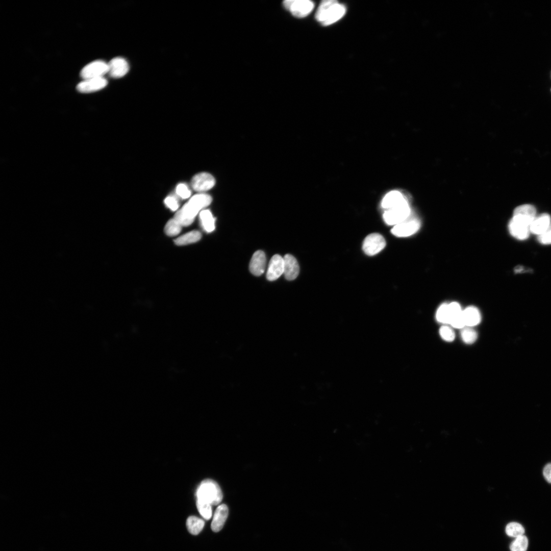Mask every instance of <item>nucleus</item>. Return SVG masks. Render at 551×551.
Masks as SVG:
<instances>
[{
	"instance_id": "obj_1",
	"label": "nucleus",
	"mask_w": 551,
	"mask_h": 551,
	"mask_svg": "<svg viewBox=\"0 0 551 551\" xmlns=\"http://www.w3.org/2000/svg\"><path fill=\"white\" fill-rule=\"evenodd\" d=\"M211 202L212 197L207 194H195L176 213L173 218L182 227L189 226L198 213L209 206Z\"/></svg>"
},
{
	"instance_id": "obj_2",
	"label": "nucleus",
	"mask_w": 551,
	"mask_h": 551,
	"mask_svg": "<svg viewBox=\"0 0 551 551\" xmlns=\"http://www.w3.org/2000/svg\"><path fill=\"white\" fill-rule=\"evenodd\" d=\"M346 12V8L335 0L323 1L315 14V18L322 25L332 24L340 19Z\"/></svg>"
},
{
	"instance_id": "obj_3",
	"label": "nucleus",
	"mask_w": 551,
	"mask_h": 551,
	"mask_svg": "<svg viewBox=\"0 0 551 551\" xmlns=\"http://www.w3.org/2000/svg\"><path fill=\"white\" fill-rule=\"evenodd\" d=\"M196 499L217 505L222 500L221 489L215 481L207 479L201 482L196 491Z\"/></svg>"
},
{
	"instance_id": "obj_4",
	"label": "nucleus",
	"mask_w": 551,
	"mask_h": 551,
	"mask_svg": "<svg viewBox=\"0 0 551 551\" xmlns=\"http://www.w3.org/2000/svg\"><path fill=\"white\" fill-rule=\"evenodd\" d=\"M411 214L407 200L397 206L386 210L384 213L383 218L386 224L394 226L406 220Z\"/></svg>"
},
{
	"instance_id": "obj_5",
	"label": "nucleus",
	"mask_w": 551,
	"mask_h": 551,
	"mask_svg": "<svg viewBox=\"0 0 551 551\" xmlns=\"http://www.w3.org/2000/svg\"><path fill=\"white\" fill-rule=\"evenodd\" d=\"M283 6L294 16L302 18L312 11L314 4L309 0H286L283 2Z\"/></svg>"
},
{
	"instance_id": "obj_6",
	"label": "nucleus",
	"mask_w": 551,
	"mask_h": 551,
	"mask_svg": "<svg viewBox=\"0 0 551 551\" xmlns=\"http://www.w3.org/2000/svg\"><path fill=\"white\" fill-rule=\"evenodd\" d=\"M420 227V220L417 217L412 216L411 214L406 220L394 226L391 231L395 236L405 237L416 233Z\"/></svg>"
},
{
	"instance_id": "obj_7",
	"label": "nucleus",
	"mask_w": 551,
	"mask_h": 551,
	"mask_svg": "<svg viewBox=\"0 0 551 551\" xmlns=\"http://www.w3.org/2000/svg\"><path fill=\"white\" fill-rule=\"evenodd\" d=\"M108 71V63L102 60H96L85 66L80 72V76L83 80L103 77Z\"/></svg>"
},
{
	"instance_id": "obj_8",
	"label": "nucleus",
	"mask_w": 551,
	"mask_h": 551,
	"mask_svg": "<svg viewBox=\"0 0 551 551\" xmlns=\"http://www.w3.org/2000/svg\"><path fill=\"white\" fill-rule=\"evenodd\" d=\"M530 224L524 219L513 215L508 224L511 235L518 240H525L530 235Z\"/></svg>"
},
{
	"instance_id": "obj_9",
	"label": "nucleus",
	"mask_w": 551,
	"mask_h": 551,
	"mask_svg": "<svg viewBox=\"0 0 551 551\" xmlns=\"http://www.w3.org/2000/svg\"><path fill=\"white\" fill-rule=\"evenodd\" d=\"M386 245V241L381 234L372 233L365 238L363 250L368 256H373L380 252Z\"/></svg>"
},
{
	"instance_id": "obj_10",
	"label": "nucleus",
	"mask_w": 551,
	"mask_h": 551,
	"mask_svg": "<svg viewBox=\"0 0 551 551\" xmlns=\"http://www.w3.org/2000/svg\"><path fill=\"white\" fill-rule=\"evenodd\" d=\"M215 184L214 177L207 172H201L195 175L191 182L192 188L196 191L204 192L211 189Z\"/></svg>"
},
{
	"instance_id": "obj_11",
	"label": "nucleus",
	"mask_w": 551,
	"mask_h": 551,
	"mask_svg": "<svg viewBox=\"0 0 551 551\" xmlns=\"http://www.w3.org/2000/svg\"><path fill=\"white\" fill-rule=\"evenodd\" d=\"M107 83L104 77L85 79L77 85V90L81 93H91L103 89Z\"/></svg>"
},
{
	"instance_id": "obj_12",
	"label": "nucleus",
	"mask_w": 551,
	"mask_h": 551,
	"mask_svg": "<svg viewBox=\"0 0 551 551\" xmlns=\"http://www.w3.org/2000/svg\"><path fill=\"white\" fill-rule=\"evenodd\" d=\"M108 74L113 78H119L124 76L129 70L128 62L121 57L112 59L108 63Z\"/></svg>"
},
{
	"instance_id": "obj_13",
	"label": "nucleus",
	"mask_w": 551,
	"mask_h": 551,
	"mask_svg": "<svg viewBox=\"0 0 551 551\" xmlns=\"http://www.w3.org/2000/svg\"><path fill=\"white\" fill-rule=\"evenodd\" d=\"M284 258L279 255H274L271 259L266 273L267 279L270 281L278 279L284 273Z\"/></svg>"
},
{
	"instance_id": "obj_14",
	"label": "nucleus",
	"mask_w": 551,
	"mask_h": 551,
	"mask_svg": "<svg viewBox=\"0 0 551 551\" xmlns=\"http://www.w3.org/2000/svg\"><path fill=\"white\" fill-rule=\"evenodd\" d=\"M284 262V274L288 280H293L298 275L299 267L296 259L292 255L287 254L283 257Z\"/></svg>"
},
{
	"instance_id": "obj_15",
	"label": "nucleus",
	"mask_w": 551,
	"mask_h": 551,
	"mask_svg": "<svg viewBox=\"0 0 551 551\" xmlns=\"http://www.w3.org/2000/svg\"><path fill=\"white\" fill-rule=\"evenodd\" d=\"M229 510L227 506L221 504L216 508L211 523V527L213 531L218 532L220 531L227 520Z\"/></svg>"
},
{
	"instance_id": "obj_16",
	"label": "nucleus",
	"mask_w": 551,
	"mask_h": 551,
	"mask_svg": "<svg viewBox=\"0 0 551 551\" xmlns=\"http://www.w3.org/2000/svg\"><path fill=\"white\" fill-rule=\"evenodd\" d=\"M265 265V253L262 251H257L254 254L251 259L249 270L254 275L259 276L264 272Z\"/></svg>"
},
{
	"instance_id": "obj_17",
	"label": "nucleus",
	"mask_w": 551,
	"mask_h": 551,
	"mask_svg": "<svg viewBox=\"0 0 551 551\" xmlns=\"http://www.w3.org/2000/svg\"><path fill=\"white\" fill-rule=\"evenodd\" d=\"M550 223V217L548 214L543 213L536 216L530 226V233L539 236L548 228Z\"/></svg>"
},
{
	"instance_id": "obj_18",
	"label": "nucleus",
	"mask_w": 551,
	"mask_h": 551,
	"mask_svg": "<svg viewBox=\"0 0 551 551\" xmlns=\"http://www.w3.org/2000/svg\"><path fill=\"white\" fill-rule=\"evenodd\" d=\"M407 199L398 191H392L388 192L383 198L381 206L382 208L388 210L397 206L405 202Z\"/></svg>"
},
{
	"instance_id": "obj_19",
	"label": "nucleus",
	"mask_w": 551,
	"mask_h": 551,
	"mask_svg": "<svg viewBox=\"0 0 551 551\" xmlns=\"http://www.w3.org/2000/svg\"><path fill=\"white\" fill-rule=\"evenodd\" d=\"M462 315L465 327H473L481 321V315L478 308L469 306L463 310Z\"/></svg>"
},
{
	"instance_id": "obj_20",
	"label": "nucleus",
	"mask_w": 551,
	"mask_h": 551,
	"mask_svg": "<svg viewBox=\"0 0 551 551\" xmlns=\"http://www.w3.org/2000/svg\"><path fill=\"white\" fill-rule=\"evenodd\" d=\"M513 215L519 216L532 223L536 216V210L533 205L530 204L522 205L515 209Z\"/></svg>"
},
{
	"instance_id": "obj_21",
	"label": "nucleus",
	"mask_w": 551,
	"mask_h": 551,
	"mask_svg": "<svg viewBox=\"0 0 551 551\" xmlns=\"http://www.w3.org/2000/svg\"><path fill=\"white\" fill-rule=\"evenodd\" d=\"M205 525L204 521L196 516H190L186 520V527L189 532L194 535L198 534Z\"/></svg>"
},
{
	"instance_id": "obj_22",
	"label": "nucleus",
	"mask_w": 551,
	"mask_h": 551,
	"mask_svg": "<svg viewBox=\"0 0 551 551\" xmlns=\"http://www.w3.org/2000/svg\"><path fill=\"white\" fill-rule=\"evenodd\" d=\"M199 217L204 229L207 232H211L215 229V219L209 210H202Z\"/></svg>"
},
{
	"instance_id": "obj_23",
	"label": "nucleus",
	"mask_w": 551,
	"mask_h": 551,
	"mask_svg": "<svg viewBox=\"0 0 551 551\" xmlns=\"http://www.w3.org/2000/svg\"><path fill=\"white\" fill-rule=\"evenodd\" d=\"M201 234L197 231H192L177 238L175 243L178 245H184L198 241L201 238Z\"/></svg>"
},
{
	"instance_id": "obj_24",
	"label": "nucleus",
	"mask_w": 551,
	"mask_h": 551,
	"mask_svg": "<svg viewBox=\"0 0 551 551\" xmlns=\"http://www.w3.org/2000/svg\"><path fill=\"white\" fill-rule=\"evenodd\" d=\"M436 318L437 320L443 324H449L450 319V310L449 304L444 303L438 308Z\"/></svg>"
},
{
	"instance_id": "obj_25",
	"label": "nucleus",
	"mask_w": 551,
	"mask_h": 551,
	"mask_svg": "<svg viewBox=\"0 0 551 551\" xmlns=\"http://www.w3.org/2000/svg\"><path fill=\"white\" fill-rule=\"evenodd\" d=\"M462 329L461 337L463 341L467 344L473 343L478 338L477 332L472 327H465Z\"/></svg>"
},
{
	"instance_id": "obj_26",
	"label": "nucleus",
	"mask_w": 551,
	"mask_h": 551,
	"mask_svg": "<svg viewBox=\"0 0 551 551\" xmlns=\"http://www.w3.org/2000/svg\"><path fill=\"white\" fill-rule=\"evenodd\" d=\"M197 509L205 519H210L212 516V505L204 500L196 499Z\"/></svg>"
},
{
	"instance_id": "obj_27",
	"label": "nucleus",
	"mask_w": 551,
	"mask_h": 551,
	"mask_svg": "<svg viewBox=\"0 0 551 551\" xmlns=\"http://www.w3.org/2000/svg\"><path fill=\"white\" fill-rule=\"evenodd\" d=\"M506 532L508 536L517 538L523 535L524 529L520 524L513 522L507 525Z\"/></svg>"
},
{
	"instance_id": "obj_28",
	"label": "nucleus",
	"mask_w": 551,
	"mask_h": 551,
	"mask_svg": "<svg viewBox=\"0 0 551 551\" xmlns=\"http://www.w3.org/2000/svg\"><path fill=\"white\" fill-rule=\"evenodd\" d=\"M528 546V540L525 536L522 535L516 538L510 545V549L511 551H526Z\"/></svg>"
},
{
	"instance_id": "obj_29",
	"label": "nucleus",
	"mask_w": 551,
	"mask_h": 551,
	"mask_svg": "<svg viewBox=\"0 0 551 551\" xmlns=\"http://www.w3.org/2000/svg\"><path fill=\"white\" fill-rule=\"evenodd\" d=\"M182 226L173 218L169 220L165 227V232L169 236L177 235L180 233Z\"/></svg>"
},
{
	"instance_id": "obj_30",
	"label": "nucleus",
	"mask_w": 551,
	"mask_h": 551,
	"mask_svg": "<svg viewBox=\"0 0 551 551\" xmlns=\"http://www.w3.org/2000/svg\"><path fill=\"white\" fill-rule=\"evenodd\" d=\"M441 337L447 342L453 341L455 338V334L453 329L447 325H443L439 329Z\"/></svg>"
},
{
	"instance_id": "obj_31",
	"label": "nucleus",
	"mask_w": 551,
	"mask_h": 551,
	"mask_svg": "<svg viewBox=\"0 0 551 551\" xmlns=\"http://www.w3.org/2000/svg\"><path fill=\"white\" fill-rule=\"evenodd\" d=\"M177 195L183 199L189 197L191 195V191L187 185L184 183H180L176 187Z\"/></svg>"
},
{
	"instance_id": "obj_32",
	"label": "nucleus",
	"mask_w": 551,
	"mask_h": 551,
	"mask_svg": "<svg viewBox=\"0 0 551 551\" xmlns=\"http://www.w3.org/2000/svg\"><path fill=\"white\" fill-rule=\"evenodd\" d=\"M538 240L542 244H551V223L542 234L538 236Z\"/></svg>"
},
{
	"instance_id": "obj_33",
	"label": "nucleus",
	"mask_w": 551,
	"mask_h": 551,
	"mask_svg": "<svg viewBox=\"0 0 551 551\" xmlns=\"http://www.w3.org/2000/svg\"><path fill=\"white\" fill-rule=\"evenodd\" d=\"M165 205L172 211H176L179 208V202L177 198L173 195H170L164 199Z\"/></svg>"
},
{
	"instance_id": "obj_34",
	"label": "nucleus",
	"mask_w": 551,
	"mask_h": 551,
	"mask_svg": "<svg viewBox=\"0 0 551 551\" xmlns=\"http://www.w3.org/2000/svg\"><path fill=\"white\" fill-rule=\"evenodd\" d=\"M543 475L547 482L551 483V463L545 465L543 471Z\"/></svg>"
},
{
	"instance_id": "obj_35",
	"label": "nucleus",
	"mask_w": 551,
	"mask_h": 551,
	"mask_svg": "<svg viewBox=\"0 0 551 551\" xmlns=\"http://www.w3.org/2000/svg\"><path fill=\"white\" fill-rule=\"evenodd\" d=\"M523 270H524L522 266H518V267H517L515 269V271L516 272H521Z\"/></svg>"
}]
</instances>
